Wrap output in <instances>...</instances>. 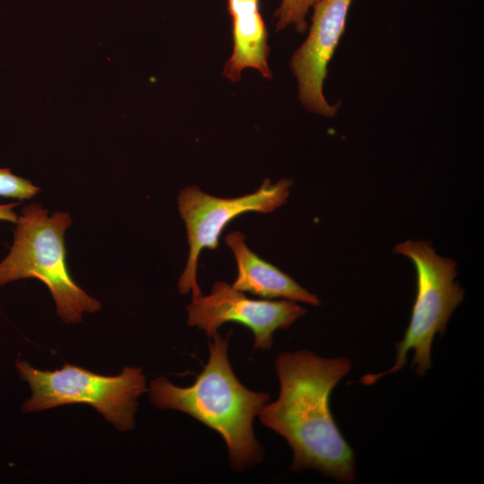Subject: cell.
<instances>
[{"mask_svg": "<svg viewBox=\"0 0 484 484\" xmlns=\"http://www.w3.org/2000/svg\"><path fill=\"white\" fill-rule=\"evenodd\" d=\"M17 372L32 392L22 406L25 412L49 410L60 405L86 403L98 411L120 431L135 426L137 399L148 391L139 367H125L117 376L96 374L65 364L61 369L39 370L27 361H16Z\"/></svg>", "mask_w": 484, "mask_h": 484, "instance_id": "5", "label": "cell"}, {"mask_svg": "<svg viewBox=\"0 0 484 484\" xmlns=\"http://www.w3.org/2000/svg\"><path fill=\"white\" fill-rule=\"evenodd\" d=\"M232 22L233 52L222 74L233 82L246 68H254L262 76L272 78L267 57L268 32L259 9V0H227Z\"/></svg>", "mask_w": 484, "mask_h": 484, "instance_id": "10", "label": "cell"}, {"mask_svg": "<svg viewBox=\"0 0 484 484\" xmlns=\"http://www.w3.org/2000/svg\"><path fill=\"white\" fill-rule=\"evenodd\" d=\"M71 224L67 212L48 216L37 203L24 206L16 221L13 244L0 263V287L21 279H38L49 289L57 315L66 324H76L83 313L96 312L101 304L69 273L64 234Z\"/></svg>", "mask_w": 484, "mask_h": 484, "instance_id": "3", "label": "cell"}, {"mask_svg": "<svg viewBox=\"0 0 484 484\" xmlns=\"http://www.w3.org/2000/svg\"><path fill=\"white\" fill-rule=\"evenodd\" d=\"M225 242L233 252L238 264V275L231 284L235 290L265 299L282 298L313 306L321 305L315 294L254 253L246 246L243 233L232 231L225 237Z\"/></svg>", "mask_w": 484, "mask_h": 484, "instance_id": "9", "label": "cell"}, {"mask_svg": "<svg viewBox=\"0 0 484 484\" xmlns=\"http://www.w3.org/2000/svg\"><path fill=\"white\" fill-rule=\"evenodd\" d=\"M291 186L288 178L275 183L265 178L255 192L233 198L212 196L196 186L184 188L178 194L177 205L186 228L189 255L178 281L179 291L186 294L192 290L193 297L201 295L196 271L202 250L216 249L220 235L236 217L248 212L269 213L281 206Z\"/></svg>", "mask_w": 484, "mask_h": 484, "instance_id": "6", "label": "cell"}, {"mask_svg": "<svg viewBox=\"0 0 484 484\" xmlns=\"http://www.w3.org/2000/svg\"><path fill=\"white\" fill-rule=\"evenodd\" d=\"M39 191V187L13 174L9 169H0V196L23 200L33 197Z\"/></svg>", "mask_w": 484, "mask_h": 484, "instance_id": "12", "label": "cell"}, {"mask_svg": "<svg viewBox=\"0 0 484 484\" xmlns=\"http://www.w3.org/2000/svg\"><path fill=\"white\" fill-rule=\"evenodd\" d=\"M350 368L347 358H324L308 350L277 357L280 393L276 401L264 405L258 416L292 449L290 471L313 469L337 481L355 480L353 449L330 408L333 388Z\"/></svg>", "mask_w": 484, "mask_h": 484, "instance_id": "1", "label": "cell"}, {"mask_svg": "<svg viewBox=\"0 0 484 484\" xmlns=\"http://www.w3.org/2000/svg\"><path fill=\"white\" fill-rule=\"evenodd\" d=\"M187 324L204 331L212 338L225 323H238L254 334V348L269 350L275 331L290 327L306 314L295 301L252 299L225 281H216L211 292L192 297L186 306Z\"/></svg>", "mask_w": 484, "mask_h": 484, "instance_id": "7", "label": "cell"}, {"mask_svg": "<svg viewBox=\"0 0 484 484\" xmlns=\"http://www.w3.org/2000/svg\"><path fill=\"white\" fill-rule=\"evenodd\" d=\"M352 0H319L314 6L312 23L304 43L291 57L290 67L298 80V97L310 112L333 117L339 104L330 105L323 93L327 65L342 35Z\"/></svg>", "mask_w": 484, "mask_h": 484, "instance_id": "8", "label": "cell"}, {"mask_svg": "<svg viewBox=\"0 0 484 484\" xmlns=\"http://www.w3.org/2000/svg\"><path fill=\"white\" fill-rule=\"evenodd\" d=\"M18 205L19 203L0 204V220L16 223L18 216L13 212V208Z\"/></svg>", "mask_w": 484, "mask_h": 484, "instance_id": "13", "label": "cell"}, {"mask_svg": "<svg viewBox=\"0 0 484 484\" xmlns=\"http://www.w3.org/2000/svg\"><path fill=\"white\" fill-rule=\"evenodd\" d=\"M319 0H281L276 9L274 17L277 19L276 30L285 29L290 25L295 26L297 31L303 33L307 28L306 20L307 12Z\"/></svg>", "mask_w": 484, "mask_h": 484, "instance_id": "11", "label": "cell"}, {"mask_svg": "<svg viewBox=\"0 0 484 484\" xmlns=\"http://www.w3.org/2000/svg\"><path fill=\"white\" fill-rule=\"evenodd\" d=\"M229 337L218 333L212 337L208 361L194 385L181 387L160 376L147 392L157 408L180 411L217 431L226 443L231 467L241 471L264 459L253 421L270 396L239 382L229 359Z\"/></svg>", "mask_w": 484, "mask_h": 484, "instance_id": "2", "label": "cell"}, {"mask_svg": "<svg viewBox=\"0 0 484 484\" xmlns=\"http://www.w3.org/2000/svg\"><path fill=\"white\" fill-rule=\"evenodd\" d=\"M393 252L406 256L415 266L416 298L403 339L395 346L394 364L382 373L364 375L359 382L365 385L403 368L411 350L414 352L411 367L418 376H424L431 367V348L436 334L445 333L449 318L464 297L463 289L455 281V261L437 255L431 244L406 240L397 244Z\"/></svg>", "mask_w": 484, "mask_h": 484, "instance_id": "4", "label": "cell"}]
</instances>
